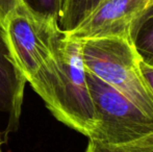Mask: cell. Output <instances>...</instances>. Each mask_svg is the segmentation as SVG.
I'll return each mask as SVG.
<instances>
[{"mask_svg": "<svg viewBox=\"0 0 153 152\" xmlns=\"http://www.w3.org/2000/svg\"><path fill=\"white\" fill-rule=\"evenodd\" d=\"M85 68L128 98L153 119V95L143 77L140 61L127 38L102 37L81 41Z\"/></svg>", "mask_w": 153, "mask_h": 152, "instance_id": "obj_2", "label": "cell"}, {"mask_svg": "<svg viewBox=\"0 0 153 152\" xmlns=\"http://www.w3.org/2000/svg\"><path fill=\"white\" fill-rule=\"evenodd\" d=\"M85 152H153V133L148 136L121 145H108L89 140Z\"/></svg>", "mask_w": 153, "mask_h": 152, "instance_id": "obj_9", "label": "cell"}, {"mask_svg": "<svg viewBox=\"0 0 153 152\" xmlns=\"http://www.w3.org/2000/svg\"><path fill=\"white\" fill-rule=\"evenodd\" d=\"M152 4L153 0H105L78 27L65 33V37L77 42L102 37L127 38L131 23Z\"/></svg>", "mask_w": 153, "mask_h": 152, "instance_id": "obj_5", "label": "cell"}, {"mask_svg": "<svg viewBox=\"0 0 153 152\" xmlns=\"http://www.w3.org/2000/svg\"><path fill=\"white\" fill-rule=\"evenodd\" d=\"M4 33L27 82L50 61L64 37L59 21L33 15L23 3L10 17Z\"/></svg>", "mask_w": 153, "mask_h": 152, "instance_id": "obj_4", "label": "cell"}, {"mask_svg": "<svg viewBox=\"0 0 153 152\" xmlns=\"http://www.w3.org/2000/svg\"><path fill=\"white\" fill-rule=\"evenodd\" d=\"M28 83L59 121L90 138L95 110L81 56L80 42L64 37L54 55Z\"/></svg>", "mask_w": 153, "mask_h": 152, "instance_id": "obj_1", "label": "cell"}, {"mask_svg": "<svg viewBox=\"0 0 153 152\" xmlns=\"http://www.w3.org/2000/svg\"><path fill=\"white\" fill-rule=\"evenodd\" d=\"M87 81L95 110V127L89 140L121 145L153 133V119L128 98L88 71Z\"/></svg>", "mask_w": 153, "mask_h": 152, "instance_id": "obj_3", "label": "cell"}, {"mask_svg": "<svg viewBox=\"0 0 153 152\" xmlns=\"http://www.w3.org/2000/svg\"><path fill=\"white\" fill-rule=\"evenodd\" d=\"M21 2L33 15L59 23L64 0H21Z\"/></svg>", "mask_w": 153, "mask_h": 152, "instance_id": "obj_10", "label": "cell"}, {"mask_svg": "<svg viewBox=\"0 0 153 152\" xmlns=\"http://www.w3.org/2000/svg\"><path fill=\"white\" fill-rule=\"evenodd\" d=\"M140 67H141V71L144 79H145L148 87H149V90L151 91L153 95V67H149V66L143 64L142 62L140 64Z\"/></svg>", "mask_w": 153, "mask_h": 152, "instance_id": "obj_12", "label": "cell"}, {"mask_svg": "<svg viewBox=\"0 0 153 152\" xmlns=\"http://www.w3.org/2000/svg\"><path fill=\"white\" fill-rule=\"evenodd\" d=\"M21 3V0H0V27L3 30L10 17Z\"/></svg>", "mask_w": 153, "mask_h": 152, "instance_id": "obj_11", "label": "cell"}, {"mask_svg": "<svg viewBox=\"0 0 153 152\" xmlns=\"http://www.w3.org/2000/svg\"><path fill=\"white\" fill-rule=\"evenodd\" d=\"M127 38L140 61L153 67V4L131 23Z\"/></svg>", "mask_w": 153, "mask_h": 152, "instance_id": "obj_7", "label": "cell"}, {"mask_svg": "<svg viewBox=\"0 0 153 152\" xmlns=\"http://www.w3.org/2000/svg\"><path fill=\"white\" fill-rule=\"evenodd\" d=\"M26 78L17 65L0 27V152L10 133L19 127Z\"/></svg>", "mask_w": 153, "mask_h": 152, "instance_id": "obj_6", "label": "cell"}, {"mask_svg": "<svg viewBox=\"0 0 153 152\" xmlns=\"http://www.w3.org/2000/svg\"><path fill=\"white\" fill-rule=\"evenodd\" d=\"M105 0H64L59 27L64 33L74 30Z\"/></svg>", "mask_w": 153, "mask_h": 152, "instance_id": "obj_8", "label": "cell"}]
</instances>
